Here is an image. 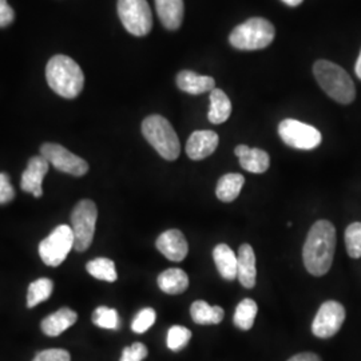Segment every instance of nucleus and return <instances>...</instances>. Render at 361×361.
<instances>
[{
    "label": "nucleus",
    "mask_w": 361,
    "mask_h": 361,
    "mask_svg": "<svg viewBox=\"0 0 361 361\" xmlns=\"http://www.w3.org/2000/svg\"><path fill=\"white\" fill-rule=\"evenodd\" d=\"M336 229L332 222L320 219L312 225L302 247V261L312 276L326 274L334 262Z\"/></svg>",
    "instance_id": "obj_1"
},
{
    "label": "nucleus",
    "mask_w": 361,
    "mask_h": 361,
    "mask_svg": "<svg viewBox=\"0 0 361 361\" xmlns=\"http://www.w3.org/2000/svg\"><path fill=\"white\" fill-rule=\"evenodd\" d=\"M46 79L52 91L66 99H74L83 90L85 74L74 59L55 55L46 67Z\"/></svg>",
    "instance_id": "obj_2"
},
{
    "label": "nucleus",
    "mask_w": 361,
    "mask_h": 361,
    "mask_svg": "<svg viewBox=\"0 0 361 361\" xmlns=\"http://www.w3.org/2000/svg\"><path fill=\"white\" fill-rule=\"evenodd\" d=\"M313 74L320 87L336 102L349 104L355 101V83L343 67L329 61H317L313 66Z\"/></svg>",
    "instance_id": "obj_3"
},
{
    "label": "nucleus",
    "mask_w": 361,
    "mask_h": 361,
    "mask_svg": "<svg viewBox=\"0 0 361 361\" xmlns=\"http://www.w3.org/2000/svg\"><path fill=\"white\" fill-rule=\"evenodd\" d=\"M142 134L155 152L166 161H176L180 153L178 135L168 119L162 116H150L142 122Z\"/></svg>",
    "instance_id": "obj_4"
},
{
    "label": "nucleus",
    "mask_w": 361,
    "mask_h": 361,
    "mask_svg": "<svg viewBox=\"0 0 361 361\" xmlns=\"http://www.w3.org/2000/svg\"><path fill=\"white\" fill-rule=\"evenodd\" d=\"M274 35L276 30L269 20L264 18H252L233 30L229 42L237 50L255 51L268 47Z\"/></svg>",
    "instance_id": "obj_5"
},
{
    "label": "nucleus",
    "mask_w": 361,
    "mask_h": 361,
    "mask_svg": "<svg viewBox=\"0 0 361 361\" xmlns=\"http://www.w3.org/2000/svg\"><path fill=\"white\" fill-rule=\"evenodd\" d=\"M98 219V209L90 200H82L71 213V229L74 233V249L85 252L94 240L95 225Z\"/></svg>",
    "instance_id": "obj_6"
},
{
    "label": "nucleus",
    "mask_w": 361,
    "mask_h": 361,
    "mask_svg": "<svg viewBox=\"0 0 361 361\" xmlns=\"http://www.w3.org/2000/svg\"><path fill=\"white\" fill-rule=\"evenodd\" d=\"M118 15L126 31L145 37L152 31L153 15L146 0H118Z\"/></svg>",
    "instance_id": "obj_7"
},
{
    "label": "nucleus",
    "mask_w": 361,
    "mask_h": 361,
    "mask_svg": "<svg viewBox=\"0 0 361 361\" xmlns=\"http://www.w3.org/2000/svg\"><path fill=\"white\" fill-rule=\"evenodd\" d=\"M74 247V233L71 226L59 225L39 244V256L49 267H59Z\"/></svg>",
    "instance_id": "obj_8"
},
{
    "label": "nucleus",
    "mask_w": 361,
    "mask_h": 361,
    "mask_svg": "<svg viewBox=\"0 0 361 361\" xmlns=\"http://www.w3.org/2000/svg\"><path fill=\"white\" fill-rule=\"evenodd\" d=\"M279 135L285 145L297 150H313L323 141L322 133L316 128L290 118L280 122Z\"/></svg>",
    "instance_id": "obj_9"
},
{
    "label": "nucleus",
    "mask_w": 361,
    "mask_h": 361,
    "mask_svg": "<svg viewBox=\"0 0 361 361\" xmlns=\"http://www.w3.org/2000/svg\"><path fill=\"white\" fill-rule=\"evenodd\" d=\"M40 155L44 157L54 168L66 174L82 177L89 171L87 162L83 158L68 152L62 145L44 143L40 147Z\"/></svg>",
    "instance_id": "obj_10"
},
{
    "label": "nucleus",
    "mask_w": 361,
    "mask_h": 361,
    "mask_svg": "<svg viewBox=\"0 0 361 361\" xmlns=\"http://www.w3.org/2000/svg\"><path fill=\"white\" fill-rule=\"evenodd\" d=\"M345 308L335 300L325 301L312 323V332L319 338H329L341 329L345 322Z\"/></svg>",
    "instance_id": "obj_11"
},
{
    "label": "nucleus",
    "mask_w": 361,
    "mask_h": 361,
    "mask_svg": "<svg viewBox=\"0 0 361 361\" xmlns=\"http://www.w3.org/2000/svg\"><path fill=\"white\" fill-rule=\"evenodd\" d=\"M50 164L47 159L42 155L39 157H32L28 161L26 170L23 171L22 180H20V188L26 193L34 194L37 198L43 195V188L42 183L49 171Z\"/></svg>",
    "instance_id": "obj_12"
},
{
    "label": "nucleus",
    "mask_w": 361,
    "mask_h": 361,
    "mask_svg": "<svg viewBox=\"0 0 361 361\" xmlns=\"http://www.w3.org/2000/svg\"><path fill=\"white\" fill-rule=\"evenodd\" d=\"M155 246L165 257L174 262L183 261L189 253L188 241L183 233L178 229H169L166 232L162 233L157 238Z\"/></svg>",
    "instance_id": "obj_13"
},
{
    "label": "nucleus",
    "mask_w": 361,
    "mask_h": 361,
    "mask_svg": "<svg viewBox=\"0 0 361 361\" xmlns=\"http://www.w3.org/2000/svg\"><path fill=\"white\" fill-rule=\"evenodd\" d=\"M219 134L212 130H197L186 143V154L193 161L205 159L213 154L219 146Z\"/></svg>",
    "instance_id": "obj_14"
},
{
    "label": "nucleus",
    "mask_w": 361,
    "mask_h": 361,
    "mask_svg": "<svg viewBox=\"0 0 361 361\" xmlns=\"http://www.w3.org/2000/svg\"><path fill=\"white\" fill-rule=\"evenodd\" d=\"M234 154L240 158L241 168L253 174H262L271 166V157L258 147L252 149L246 145H238L234 149Z\"/></svg>",
    "instance_id": "obj_15"
},
{
    "label": "nucleus",
    "mask_w": 361,
    "mask_h": 361,
    "mask_svg": "<svg viewBox=\"0 0 361 361\" xmlns=\"http://www.w3.org/2000/svg\"><path fill=\"white\" fill-rule=\"evenodd\" d=\"M257 269L256 255L249 244H243L237 253V279L246 289H252L256 285Z\"/></svg>",
    "instance_id": "obj_16"
},
{
    "label": "nucleus",
    "mask_w": 361,
    "mask_h": 361,
    "mask_svg": "<svg viewBox=\"0 0 361 361\" xmlns=\"http://www.w3.org/2000/svg\"><path fill=\"white\" fill-rule=\"evenodd\" d=\"M155 8L166 30L176 31L180 28L185 15L183 0H155Z\"/></svg>",
    "instance_id": "obj_17"
},
{
    "label": "nucleus",
    "mask_w": 361,
    "mask_h": 361,
    "mask_svg": "<svg viewBox=\"0 0 361 361\" xmlns=\"http://www.w3.org/2000/svg\"><path fill=\"white\" fill-rule=\"evenodd\" d=\"M177 86L183 92L200 95L216 89V80L207 75H200L190 70L180 71L177 75Z\"/></svg>",
    "instance_id": "obj_18"
},
{
    "label": "nucleus",
    "mask_w": 361,
    "mask_h": 361,
    "mask_svg": "<svg viewBox=\"0 0 361 361\" xmlns=\"http://www.w3.org/2000/svg\"><path fill=\"white\" fill-rule=\"evenodd\" d=\"M77 312L70 308H62L47 316L40 324V328L46 335L55 337L63 334L70 326H73L77 323Z\"/></svg>",
    "instance_id": "obj_19"
},
{
    "label": "nucleus",
    "mask_w": 361,
    "mask_h": 361,
    "mask_svg": "<svg viewBox=\"0 0 361 361\" xmlns=\"http://www.w3.org/2000/svg\"><path fill=\"white\" fill-rule=\"evenodd\" d=\"M213 259L219 269V276L226 280L233 281L237 279V255L232 247L226 244H219L213 249Z\"/></svg>",
    "instance_id": "obj_20"
},
{
    "label": "nucleus",
    "mask_w": 361,
    "mask_h": 361,
    "mask_svg": "<svg viewBox=\"0 0 361 361\" xmlns=\"http://www.w3.org/2000/svg\"><path fill=\"white\" fill-rule=\"evenodd\" d=\"M158 286L168 295H180L189 288V277L180 268H169L158 276Z\"/></svg>",
    "instance_id": "obj_21"
},
{
    "label": "nucleus",
    "mask_w": 361,
    "mask_h": 361,
    "mask_svg": "<svg viewBox=\"0 0 361 361\" xmlns=\"http://www.w3.org/2000/svg\"><path fill=\"white\" fill-rule=\"evenodd\" d=\"M231 114L232 102L228 95L219 89L210 91V109L207 113V119L214 125H221L229 119Z\"/></svg>",
    "instance_id": "obj_22"
},
{
    "label": "nucleus",
    "mask_w": 361,
    "mask_h": 361,
    "mask_svg": "<svg viewBox=\"0 0 361 361\" xmlns=\"http://www.w3.org/2000/svg\"><path fill=\"white\" fill-rule=\"evenodd\" d=\"M245 183L244 176L238 173H229L222 176L216 188V195L222 202H233L238 198L241 189Z\"/></svg>",
    "instance_id": "obj_23"
},
{
    "label": "nucleus",
    "mask_w": 361,
    "mask_h": 361,
    "mask_svg": "<svg viewBox=\"0 0 361 361\" xmlns=\"http://www.w3.org/2000/svg\"><path fill=\"white\" fill-rule=\"evenodd\" d=\"M190 314L195 324L217 325L224 320L225 312L221 307H212L204 300H197L190 307Z\"/></svg>",
    "instance_id": "obj_24"
},
{
    "label": "nucleus",
    "mask_w": 361,
    "mask_h": 361,
    "mask_svg": "<svg viewBox=\"0 0 361 361\" xmlns=\"http://www.w3.org/2000/svg\"><path fill=\"white\" fill-rule=\"evenodd\" d=\"M258 307L255 300L244 298L235 308L233 322L237 328L241 331L252 329L256 316H257Z\"/></svg>",
    "instance_id": "obj_25"
},
{
    "label": "nucleus",
    "mask_w": 361,
    "mask_h": 361,
    "mask_svg": "<svg viewBox=\"0 0 361 361\" xmlns=\"http://www.w3.org/2000/svg\"><path fill=\"white\" fill-rule=\"evenodd\" d=\"M86 269L90 273L92 277L107 281V283H114L118 279L116 273V264L110 258L99 257L92 259L87 262Z\"/></svg>",
    "instance_id": "obj_26"
},
{
    "label": "nucleus",
    "mask_w": 361,
    "mask_h": 361,
    "mask_svg": "<svg viewBox=\"0 0 361 361\" xmlns=\"http://www.w3.org/2000/svg\"><path fill=\"white\" fill-rule=\"evenodd\" d=\"M54 290V283L50 279H38L28 286L27 292V307L34 308L40 302L46 301L51 296Z\"/></svg>",
    "instance_id": "obj_27"
},
{
    "label": "nucleus",
    "mask_w": 361,
    "mask_h": 361,
    "mask_svg": "<svg viewBox=\"0 0 361 361\" xmlns=\"http://www.w3.org/2000/svg\"><path fill=\"white\" fill-rule=\"evenodd\" d=\"M92 323L104 329L116 331L119 328V316L118 312L109 307H99L94 310Z\"/></svg>",
    "instance_id": "obj_28"
},
{
    "label": "nucleus",
    "mask_w": 361,
    "mask_h": 361,
    "mask_svg": "<svg viewBox=\"0 0 361 361\" xmlns=\"http://www.w3.org/2000/svg\"><path fill=\"white\" fill-rule=\"evenodd\" d=\"M190 338H192L190 329L180 325H174L169 329L168 348L173 352H180L189 344Z\"/></svg>",
    "instance_id": "obj_29"
},
{
    "label": "nucleus",
    "mask_w": 361,
    "mask_h": 361,
    "mask_svg": "<svg viewBox=\"0 0 361 361\" xmlns=\"http://www.w3.org/2000/svg\"><path fill=\"white\" fill-rule=\"evenodd\" d=\"M345 245L349 257H361V222L350 224L345 231Z\"/></svg>",
    "instance_id": "obj_30"
},
{
    "label": "nucleus",
    "mask_w": 361,
    "mask_h": 361,
    "mask_svg": "<svg viewBox=\"0 0 361 361\" xmlns=\"http://www.w3.org/2000/svg\"><path fill=\"white\" fill-rule=\"evenodd\" d=\"M157 314L153 308H145L140 310L138 314L134 317L133 324H131V329L135 334H145L146 331H149L155 323Z\"/></svg>",
    "instance_id": "obj_31"
},
{
    "label": "nucleus",
    "mask_w": 361,
    "mask_h": 361,
    "mask_svg": "<svg viewBox=\"0 0 361 361\" xmlns=\"http://www.w3.org/2000/svg\"><path fill=\"white\" fill-rule=\"evenodd\" d=\"M149 350L142 343H134L133 345L126 347L122 352L119 361H142L146 359Z\"/></svg>",
    "instance_id": "obj_32"
},
{
    "label": "nucleus",
    "mask_w": 361,
    "mask_h": 361,
    "mask_svg": "<svg viewBox=\"0 0 361 361\" xmlns=\"http://www.w3.org/2000/svg\"><path fill=\"white\" fill-rule=\"evenodd\" d=\"M71 356L65 349H47L39 352L32 361H70Z\"/></svg>",
    "instance_id": "obj_33"
},
{
    "label": "nucleus",
    "mask_w": 361,
    "mask_h": 361,
    "mask_svg": "<svg viewBox=\"0 0 361 361\" xmlns=\"http://www.w3.org/2000/svg\"><path fill=\"white\" fill-rule=\"evenodd\" d=\"M15 197V190L10 177L6 173H0V205L11 202Z\"/></svg>",
    "instance_id": "obj_34"
},
{
    "label": "nucleus",
    "mask_w": 361,
    "mask_h": 361,
    "mask_svg": "<svg viewBox=\"0 0 361 361\" xmlns=\"http://www.w3.org/2000/svg\"><path fill=\"white\" fill-rule=\"evenodd\" d=\"M15 19L13 7L7 3V0H0V28L10 26Z\"/></svg>",
    "instance_id": "obj_35"
},
{
    "label": "nucleus",
    "mask_w": 361,
    "mask_h": 361,
    "mask_svg": "<svg viewBox=\"0 0 361 361\" xmlns=\"http://www.w3.org/2000/svg\"><path fill=\"white\" fill-rule=\"evenodd\" d=\"M288 361H322V359L312 352H304V353H298L295 355L293 357H290Z\"/></svg>",
    "instance_id": "obj_36"
},
{
    "label": "nucleus",
    "mask_w": 361,
    "mask_h": 361,
    "mask_svg": "<svg viewBox=\"0 0 361 361\" xmlns=\"http://www.w3.org/2000/svg\"><path fill=\"white\" fill-rule=\"evenodd\" d=\"M355 71H356V75H357V78L361 79V51L360 55H359V58H357L356 66H355Z\"/></svg>",
    "instance_id": "obj_37"
},
{
    "label": "nucleus",
    "mask_w": 361,
    "mask_h": 361,
    "mask_svg": "<svg viewBox=\"0 0 361 361\" xmlns=\"http://www.w3.org/2000/svg\"><path fill=\"white\" fill-rule=\"evenodd\" d=\"M281 1H284L285 4H288V6H290V7H297V6H300L304 0H281Z\"/></svg>",
    "instance_id": "obj_38"
}]
</instances>
